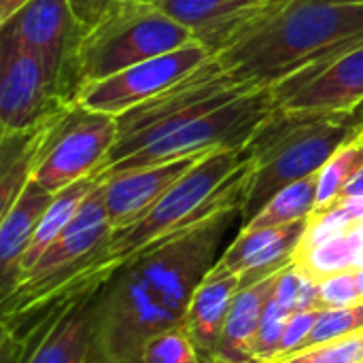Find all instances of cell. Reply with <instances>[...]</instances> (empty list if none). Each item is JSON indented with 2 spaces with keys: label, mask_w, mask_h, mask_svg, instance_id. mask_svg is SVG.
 Instances as JSON below:
<instances>
[{
  "label": "cell",
  "mask_w": 363,
  "mask_h": 363,
  "mask_svg": "<svg viewBox=\"0 0 363 363\" xmlns=\"http://www.w3.org/2000/svg\"><path fill=\"white\" fill-rule=\"evenodd\" d=\"M51 191L40 187L34 179L23 187L13 206L0 215V279H2V300L13 291L21 262L32 245L36 228L53 202Z\"/></svg>",
  "instance_id": "obj_17"
},
{
  "label": "cell",
  "mask_w": 363,
  "mask_h": 363,
  "mask_svg": "<svg viewBox=\"0 0 363 363\" xmlns=\"http://www.w3.org/2000/svg\"><path fill=\"white\" fill-rule=\"evenodd\" d=\"M363 247V230L357 225L351 232L328 240L319 247H313L308 251L296 253L294 264L308 274L313 281H323L332 274L355 270L357 255Z\"/></svg>",
  "instance_id": "obj_22"
},
{
  "label": "cell",
  "mask_w": 363,
  "mask_h": 363,
  "mask_svg": "<svg viewBox=\"0 0 363 363\" xmlns=\"http://www.w3.org/2000/svg\"><path fill=\"white\" fill-rule=\"evenodd\" d=\"M317 174L281 189L242 230H268L308 221L317 208Z\"/></svg>",
  "instance_id": "obj_21"
},
{
  "label": "cell",
  "mask_w": 363,
  "mask_h": 363,
  "mask_svg": "<svg viewBox=\"0 0 363 363\" xmlns=\"http://www.w3.org/2000/svg\"><path fill=\"white\" fill-rule=\"evenodd\" d=\"M359 228H362V230H363V223H359Z\"/></svg>",
  "instance_id": "obj_38"
},
{
  "label": "cell",
  "mask_w": 363,
  "mask_h": 363,
  "mask_svg": "<svg viewBox=\"0 0 363 363\" xmlns=\"http://www.w3.org/2000/svg\"><path fill=\"white\" fill-rule=\"evenodd\" d=\"M362 302L359 285H357V270H347L332 274L319 281L317 287V304L319 308H345Z\"/></svg>",
  "instance_id": "obj_29"
},
{
  "label": "cell",
  "mask_w": 363,
  "mask_h": 363,
  "mask_svg": "<svg viewBox=\"0 0 363 363\" xmlns=\"http://www.w3.org/2000/svg\"><path fill=\"white\" fill-rule=\"evenodd\" d=\"M68 2L77 23L83 28V32H89L104 17V13L111 9L115 0H68Z\"/></svg>",
  "instance_id": "obj_31"
},
{
  "label": "cell",
  "mask_w": 363,
  "mask_h": 363,
  "mask_svg": "<svg viewBox=\"0 0 363 363\" xmlns=\"http://www.w3.org/2000/svg\"><path fill=\"white\" fill-rule=\"evenodd\" d=\"M357 285H359V296H362L363 302V268L362 270H357Z\"/></svg>",
  "instance_id": "obj_35"
},
{
  "label": "cell",
  "mask_w": 363,
  "mask_h": 363,
  "mask_svg": "<svg viewBox=\"0 0 363 363\" xmlns=\"http://www.w3.org/2000/svg\"><path fill=\"white\" fill-rule=\"evenodd\" d=\"M279 111L353 113L363 102V40L272 87Z\"/></svg>",
  "instance_id": "obj_10"
},
{
  "label": "cell",
  "mask_w": 363,
  "mask_h": 363,
  "mask_svg": "<svg viewBox=\"0 0 363 363\" xmlns=\"http://www.w3.org/2000/svg\"><path fill=\"white\" fill-rule=\"evenodd\" d=\"M308 221H296L268 230H240L219 264L240 277V287H251L285 270L302 242Z\"/></svg>",
  "instance_id": "obj_14"
},
{
  "label": "cell",
  "mask_w": 363,
  "mask_h": 363,
  "mask_svg": "<svg viewBox=\"0 0 363 363\" xmlns=\"http://www.w3.org/2000/svg\"><path fill=\"white\" fill-rule=\"evenodd\" d=\"M140 363H202L183 328L153 336L140 355Z\"/></svg>",
  "instance_id": "obj_26"
},
{
  "label": "cell",
  "mask_w": 363,
  "mask_h": 363,
  "mask_svg": "<svg viewBox=\"0 0 363 363\" xmlns=\"http://www.w3.org/2000/svg\"><path fill=\"white\" fill-rule=\"evenodd\" d=\"M202 157L204 155H194L160 166L125 170L100 181L113 232L128 228L136 223L143 215H147L153 204Z\"/></svg>",
  "instance_id": "obj_13"
},
{
  "label": "cell",
  "mask_w": 363,
  "mask_h": 363,
  "mask_svg": "<svg viewBox=\"0 0 363 363\" xmlns=\"http://www.w3.org/2000/svg\"><path fill=\"white\" fill-rule=\"evenodd\" d=\"M351 115H353V119H355V121L363 123V102L357 106V108H355V111H353V113H351Z\"/></svg>",
  "instance_id": "obj_34"
},
{
  "label": "cell",
  "mask_w": 363,
  "mask_h": 363,
  "mask_svg": "<svg viewBox=\"0 0 363 363\" xmlns=\"http://www.w3.org/2000/svg\"><path fill=\"white\" fill-rule=\"evenodd\" d=\"M279 274L281 272L238 291L223 328L219 363H259L253 351V342L264 311L274 296Z\"/></svg>",
  "instance_id": "obj_18"
},
{
  "label": "cell",
  "mask_w": 363,
  "mask_h": 363,
  "mask_svg": "<svg viewBox=\"0 0 363 363\" xmlns=\"http://www.w3.org/2000/svg\"><path fill=\"white\" fill-rule=\"evenodd\" d=\"M357 2H363V0H357Z\"/></svg>",
  "instance_id": "obj_39"
},
{
  "label": "cell",
  "mask_w": 363,
  "mask_h": 363,
  "mask_svg": "<svg viewBox=\"0 0 363 363\" xmlns=\"http://www.w3.org/2000/svg\"><path fill=\"white\" fill-rule=\"evenodd\" d=\"M213 57L200 43H189L177 51L147 60L132 68H125L104 81L81 87L77 102L108 115H121L128 108L153 98L166 87L191 74Z\"/></svg>",
  "instance_id": "obj_11"
},
{
  "label": "cell",
  "mask_w": 363,
  "mask_h": 363,
  "mask_svg": "<svg viewBox=\"0 0 363 363\" xmlns=\"http://www.w3.org/2000/svg\"><path fill=\"white\" fill-rule=\"evenodd\" d=\"M117 140V117L79 102L62 108L49 123L32 179L51 194L94 177Z\"/></svg>",
  "instance_id": "obj_8"
},
{
  "label": "cell",
  "mask_w": 363,
  "mask_h": 363,
  "mask_svg": "<svg viewBox=\"0 0 363 363\" xmlns=\"http://www.w3.org/2000/svg\"><path fill=\"white\" fill-rule=\"evenodd\" d=\"M96 183H98L96 177H87V179H81V181L68 185L66 189H62V191H57L53 196V202L49 204L47 213L43 215V219H40V223L36 228V234L32 238V245H30V249H28V253H26V257L21 262V270H19L17 281L21 277H26L36 266V262L43 257V253L66 230V225L72 221V217L77 215L79 206L83 204L87 194L96 187Z\"/></svg>",
  "instance_id": "obj_20"
},
{
  "label": "cell",
  "mask_w": 363,
  "mask_h": 363,
  "mask_svg": "<svg viewBox=\"0 0 363 363\" xmlns=\"http://www.w3.org/2000/svg\"><path fill=\"white\" fill-rule=\"evenodd\" d=\"M64 106L40 57L0 38V132L34 128Z\"/></svg>",
  "instance_id": "obj_12"
},
{
  "label": "cell",
  "mask_w": 363,
  "mask_h": 363,
  "mask_svg": "<svg viewBox=\"0 0 363 363\" xmlns=\"http://www.w3.org/2000/svg\"><path fill=\"white\" fill-rule=\"evenodd\" d=\"M317 287L319 283L313 281L308 274H304L294 262L281 270L277 289H274V300L289 313H302L308 308H319L317 304Z\"/></svg>",
  "instance_id": "obj_25"
},
{
  "label": "cell",
  "mask_w": 363,
  "mask_h": 363,
  "mask_svg": "<svg viewBox=\"0 0 363 363\" xmlns=\"http://www.w3.org/2000/svg\"><path fill=\"white\" fill-rule=\"evenodd\" d=\"M240 289V277L223 268L219 262L196 289L183 330L202 363H219L223 328Z\"/></svg>",
  "instance_id": "obj_15"
},
{
  "label": "cell",
  "mask_w": 363,
  "mask_h": 363,
  "mask_svg": "<svg viewBox=\"0 0 363 363\" xmlns=\"http://www.w3.org/2000/svg\"><path fill=\"white\" fill-rule=\"evenodd\" d=\"M345 198H363V168L351 179V183L345 187L340 200H345Z\"/></svg>",
  "instance_id": "obj_32"
},
{
  "label": "cell",
  "mask_w": 363,
  "mask_h": 363,
  "mask_svg": "<svg viewBox=\"0 0 363 363\" xmlns=\"http://www.w3.org/2000/svg\"><path fill=\"white\" fill-rule=\"evenodd\" d=\"M363 40V2L270 0L215 57L238 85L274 87Z\"/></svg>",
  "instance_id": "obj_2"
},
{
  "label": "cell",
  "mask_w": 363,
  "mask_h": 363,
  "mask_svg": "<svg viewBox=\"0 0 363 363\" xmlns=\"http://www.w3.org/2000/svg\"><path fill=\"white\" fill-rule=\"evenodd\" d=\"M134 2H143V4H155V6H157L162 0H134Z\"/></svg>",
  "instance_id": "obj_36"
},
{
  "label": "cell",
  "mask_w": 363,
  "mask_h": 363,
  "mask_svg": "<svg viewBox=\"0 0 363 363\" xmlns=\"http://www.w3.org/2000/svg\"><path fill=\"white\" fill-rule=\"evenodd\" d=\"M272 363H363V332L336 342L304 349Z\"/></svg>",
  "instance_id": "obj_27"
},
{
  "label": "cell",
  "mask_w": 363,
  "mask_h": 363,
  "mask_svg": "<svg viewBox=\"0 0 363 363\" xmlns=\"http://www.w3.org/2000/svg\"><path fill=\"white\" fill-rule=\"evenodd\" d=\"M289 317L291 315L272 296V300L268 302V306L264 311V317L259 321L255 342H253V351H255V357L259 359V363H270L279 355V347H281Z\"/></svg>",
  "instance_id": "obj_28"
},
{
  "label": "cell",
  "mask_w": 363,
  "mask_h": 363,
  "mask_svg": "<svg viewBox=\"0 0 363 363\" xmlns=\"http://www.w3.org/2000/svg\"><path fill=\"white\" fill-rule=\"evenodd\" d=\"M363 332V302L345 308H328L321 311V317L317 319L308 340L304 342V349H313L319 345L336 342ZM302 349V351H304Z\"/></svg>",
  "instance_id": "obj_24"
},
{
  "label": "cell",
  "mask_w": 363,
  "mask_h": 363,
  "mask_svg": "<svg viewBox=\"0 0 363 363\" xmlns=\"http://www.w3.org/2000/svg\"><path fill=\"white\" fill-rule=\"evenodd\" d=\"M28 0H0V23L4 21V19H9L19 6H23Z\"/></svg>",
  "instance_id": "obj_33"
},
{
  "label": "cell",
  "mask_w": 363,
  "mask_h": 363,
  "mask_svg": "<svg viewBox=\"0 0 363 363\" xmlns=\"http://www.w3.org/2000/svg\"><path fill=\"white\" fill-rule=\"evenodd\" d=\"M270 0H162L157 6L217 55Z\"/></svg>",
  "instance_id": "obj_16"
},
{
  "label": "cell",
  "mask_w": 363,
  "mask_h": 363,
  "mask_svg": "<svg viewBox=\"0 0 363 363\" xmlns=\"http://www.w3.org/2000/svg\"><path fill=\"white\" fill-rule=\"evenodd\" d=\"M242 202L160 238L119 264L98 289V336L106 363H140L145 345L183 328L191 298L242 230Z\"/></svg>",
  "instance_id": "obj_1"
},
{
  "label": "cell",
  "mask_w": 363,
  "mask_h": 363,
  "mask_svg": "<svg viewBox=\"0 0 363 363\" xmlns=\"http://www.w3.org/2000/svg\"><path fill=\"white\" fill-rule=\"evenodd\" d=\"M359 138L363 140V123H362V128H359Z\"/></svg>",
  "instance_id": "obj_37"
},
{
  "label": "cell",
  "mask_w": 363,
  "mask_h": 363,
  "mask_svg": "<svg viewBox=\"0 0 363 363\" xmlns=\"http://www.w3.org/2000/svg\"><path fill=\"white\" fill-rule=\"evenodd\" d=\"M363 168V140L355 136L347 145H342L328 164L317 174V208L315 215L330 211L342 198L345 187Z\"/></svg>",
  "instance_id": "obj_23"
},
{
  "label": "cell",
  "mask_w": 363,
  "mask_h": 363,
  "mask_svg": "<svg viewBox=\"0 0 363 363\" xmlns=\"http://www.w3.org/2000/svg\"><path fill=\"white\" fill-rule=\"evenodd\" d=\"M321 311L323 308H308V311H302V313H296V315L289 317L283 340H281V347H279V355L272 362L285 359V357H289L294 353H300L304 349V342L308 340L317 319L321 317Z\"/></svg>",
  "instance_id": "obj_30"
},
{
  "label": "cell",
  "mask_w": 363,
  "mask_h": 363,
  "mask_svg": "<svg viewBox=\"0 0 363 363\" xmlns=\"http://www.w3.org/2000/svg\"><path fill=\"white\" fill-rule=\"evenodd\" d=\"M85 32L68 0H28L0 23V38L40 57L57 96L74 104L79 83V49Z\"/></svg>",
  "instance_id": "obj_9"
},
{
  "label": "cell",
  "mask_w": 363,
  "mask_h": 363,
  "mask_svg": "<svg viewBox=\"0 0 363 363\" xmlns=\"http://www.w3.org/2000/svg\"><path fill=\"white\" fill-rule=\"evenodd\" d=\"M104 279L68 285L32 313L2 321V363H106L98 336Z\"/></svg>",
  "instance_id": "obj_4"
},
{
  "label": "cell",
  "mask_w": 363,
  "mask_h": 363,
  "mask_svg": "<svg viewBox=\"0 0 363 363\" xmlns=\"http://www.w3.org/2000/svg\"><path fill=\"white\" fill-rule=\"evenodd\" d=\"M194 43L187 28L155 4L115 0L104 17L85 32L79 49L81 87ZM81 91V89H79Z\"/></svg>",
  "instance_id": "obj_5"
},
{
  "label": "cell",
  "mask_w": 363,
  "mask_h": 363,
  "mask_svg": "<svg viewBox=\"0 0 363 363\" xmlns=\"http://www.w3.org/2000/svg\"><path fill=\"white\" fill-rule=\"evenodd\" d=\"M55 115L28 130L0 132V215L13 206L17 196L32 181L45 132Z\"/></svg>",
  "instance_id": "obj_19"
},
{
  "label": "cell",
  "mask_w": 363,
  "mask_h": 363,
  "mask_svg": "<svg viewBox=\"0 0 363 363\" xmlns=\"http://www.w3.org/2000/svg\"><path fill=\"white\" fill-rule=\"evenodd\" d=\"M247 91H251V87L234 83L221 62L215 55L208 57L185 79L117 115V140L96 174L166 138L194 117L221 106Z\"/></svg>",
  "instance_id": "obj_6"
},
{
  "label": "cell",
  "mask_w": 363,
  "mask_h": 363,
  "mask_svg": "<svg viewBox=\"0 0 363 363\" xmlns=\"http://www.w3.org/2000/svg\"><path fill=\"white\" fill-rule=\"evenodd\" d=\"M362 123L351 113L274 111L242 153L253 162L242 202V228L285 187L317 174Z\"/></svg>",
  "instance_id": "obj_3"
},
{
  "label": "cell",
  "mask_w": 363,
  "mask_h": 363,
  "mask_svg": "<svg viewBox=\"0 0 363 363\" xmlns=\"http://www.w3.org/2000/svg\"><path fill=\"white\" fill-rule=\"evenodd\" d=\"M277 111L272 87L251 89L221 106H215L166 138L136 151L128 160L115 164L113 168L96 174L98 181H104L117 172L160 166L183 157L208 155L213 151H234L245 149L255 132L264 125V121Z\"/></svg>",
  "instance_id": "obj_7"
}]
</instances>
